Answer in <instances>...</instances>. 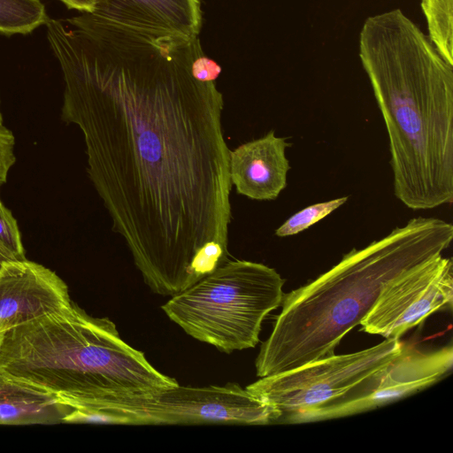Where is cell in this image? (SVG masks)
Returning a JSON list of instances; mask_svg holds the SVG:
<instances>
[{
    "instance_id": "6da1fadb",
    "label": "cell",
    "mask_w": 453,
    "mask_h": 453,
    "mask_svg": "<svg viewBox=\"0 0 453 453\" xmlns=\"http://www.w3.org/2000/svg\"><path fill=\"white\" fill-rule=\"evenodd\" d=\"M49 19L87 173L152 292L173 296L228 260L224 100L192 73L199 38L155 37L90 13Z\"/></svg>"
},
{
    "instance_id": "7a4b0ae2",
    "label": "cell",
    "mask_w": 453,
    "mask_h": 453,
    "mask_svg": "<svg viewBox=\"0 0 453 453\" xmlns=\"http://www.w3.org/2000/svg\"><path fill=\"white\" fill-rule=\"evenodd\" d=\"M359 58L385 122L394 194L429 210L453 199V65L401 9L368 17Z\"/></svg>"
},
{
    "instance_id": "3957f363",
    "label": "cell",
    "mask_w": 453,
    "mask_h": 453,
    "mask_svg": "<svg viewBox=\"0 0 453 453\" xmlns=\"http://www.w3.org/2000/svg\"><path fill=\"white\" fill-rule=\"evenodd\" d=\"M452 238L450 223L414 218L365 248L351 250L316 280L284 294L281 311L256 358L257 375L278 374L334 354L388 282L442 256Z\"/></svg>"
},
{
    "instance_id": "277c9868",
    "label": "cell",
    "mask_w": 453,
    "mask_h": 453,
    "mask_svg": "<svg viewBox=\"0 0 453 453\" xmlns=\"http://www.w3.org/2000/svg\"><path fill=\"white\" fill-rule=\"evenodd\" d=\"M0 374L51 393L70 407L179 385L126 343L111 320L92 317L74 302L4 330Z\"/></svg>"
},
{
    "instance_id": "5b68a950",
    "label": "cell",
    "mask_w": 453,
    "mask_h": 453,
    "mask_svg": "<svg viewBox=\"0 0 453 453\" xmlns=\"http://www.w3.org/2000/svg\"><path fill=\"white\" fill-rule=\"evenodd\" d=\"M283 285L273 268L228 259L161 309L188 335L231 353L257 344L263 320L281 305Z\"/></svg>"
},
{
    "instance_id": "8992f818",
    "label": "cell",
    "mask_w": 453,
    "mask_h": 453,
    "mask_svg": "<svg viewBox=\"0 0 453 453\" xmlns=\"http://www.w3.org/2000/svg\"><path fill=\"white\" fill-rule=\"evenodd\" d=\"M88 407L119 417L124 425L276 424L280 412L235 383L203 388L175 387L126 398L100 399Z\"/></svg>"
},
{
    "instance_id": "52a82bcc",
    "label": "cell",
    "mask_w": 453,
    "mask_h": 453,
    "mask_svg": "<svg viewBox=\"0 0 453 453\" xmlns=\"http://www.w3.org/2000/svg\"><path fill=\"white\" fill-rule=\"evenodd\" d=\"M403 343L385 339L354 353L317 359L295 369L263 377L247 386L251 394L273 406L280 421L337 398L373 372L384 366L401 350Z\"/></svg>"
},
{
    "instance_id": "ba28073f",
    "label": "cell",
    "mask_w": 453,
    "mask_h": 453,
    "mask_svg": "<svg viewBox=\"0 0 453 453\" xmlns=\"http://www.w3.org/2000/svg\"><path fill=\"white\" fill-rule=\"evenodd\" d=\"M452 365L451 345L422 351L403 343L400 352L388 364L341 396L288 415L280 423L321 421L371 411L434 385L451 372Z\"/></svg>"
},
{
    "instance_id": "9c48e42d",
    "label": "cell",
    "mask_w": 453,
    "mask_h": 453,
    "mask_svg": "<svg viewBox=\"0 0 453 453\" xmlns=\"http://www.w3.org/2000/svg\"><path fill=\"white\" fill-rule=\"evenodd\" d=\"M453 302V265L437 257L392 280L360 325L371 334L399 340L408 330Z\"/></svg>"
},
{
    "instance_id": "30bf717a",
    "label": "cell",
    "mask_w": 453,
    "mask_h": 453,
    "mask_svg": "<svg viewBox=\"0 0 453 453\" xmlns=\"http://www.w3.org/2000/svg\"><path fill=\"white\" fill-rule=\"evenodd\" d=\"M72 303L65 282L41 264L26 259L0 267V332Z\"/></svg>"
},
{
    "instance_id": "8fae6325",
    "label": "cell",
    "mask_w": 453,
    "mask_h": 453,
    "mask_svg": "<svg viewBox=\"0 0 453 453\" xmlns=\"http://www.w3.org/2000/svg\"><path fill=\"white\" fill-rule=\"evenodd\" d=\"M106 21L155 37H198L201 0H98L90 13Z\"/></svg>"
},
{
    "instance_id": "7c38bea8",
    "label": "cell",
    "mask_w": 453,
    "mask_h": 453,
    "mask_svg": "<svg viewBox=\"0 0 453 453\" xmlns=\"http://www.w3.org/2000/svg\"><path fill=\"white\" fill-rule=\"evenodd\" d=\"M290 143L271 130L229 150V175L236 192L253 200L276 199L287 186Z\"/></svg>"
},
{
    "instance_id": "4fadbf2b",
    "label": "cell",
    "mask_w": 453,
    "mask_h": 453,
    "mask_svg": "<svg viewBox=\"0 0 453 453\" xmlns=\"http://www.w3.org/2000/svg\"><path fill=\"white\" fill-rule=\"evenodd\" d=\"M71 410L55 395L0 374L1 425L63 423Z\"/></svg>"
},
{
    "instance_id": "5bb4252c",
    "label": "cell",
    "mask_w": 453,
    "mask_h": 453,
    "mask_svg": "<svg viewBox=\"0 0 453 453\" xmlns=\"http://www.w3.org/2000/svg\"><path fill=\"white\" fill-rule=\"evenodd\" d=\"M50 19L40 0H0V34L27 35Z\"/></svg>"
},
{
    "instance_id": "9a60e30c",
    "label": "cell",
    "mask_w": 453,
    "mask_h": 453,
    "mask_svg": "<svg viewBox=\"0 0 453 453\" xmlns=\"http://www.w3.org/2000/svg\"><path fill=\"white\" fill-rule=\"evenodd\" d=\"M428 38L441 56L453 65V0H422Z\"/></svg>"
},
{
    "instance_id": "2e32d148",
    "label": "cell",
    "mask_w": 453,
    "mask_h": 453,
    "mask_svg": "<svg viewBox=\"0 0 453 453\" xmlns=\"http://www.w3.org/2000/svg\"><path fill=\"white\" fill-rule=\"evenodd\" d=\"M347 200L348 196H343L307 206L290 216L275 230V235L287 237L299 234L328 216Z\"/></svg>"
},
{
    "instance_id": "e0dca14e",
    "label": "cell",
    "mask_w": 453,
    "mask_h": 453,
    "mask_svg": "<svg viewBox=\"0 0 453 453\" xmlns=\"http://www.w3.org/2000/svg\"><path fill=\"white\" fill-rule=\"evenodd\" d=\"M26 259L17 220L0 200V267L6 263Z\"/></svg>"
},
{
    "instance_id": "ac0fdd59",
    "label": "cell",
    "mask_w": 453,
    "mask_h": 453,
    "mask_svg": "<svg viewBox=\"0 0 453 453\" xmlns=\"http://www.w3.org/2000/svg\"><path fill=\"white\" fill-rule=\"evenodd\" d=\"M63 423L124 425L119 417L88 407L72 408Z\"/></svg>"
},
{
    "instance_id": "d6986e66",
    "label": "cell",
    "mask_w": 453,
    "mask_h": 453,
    "mask_svg": "<svg viewBox=\"0 0 453 453\" xmlns=\"http://www.w3.org/2000/svg\"><path fill=\"white\" fill-rule=\"evenodd\" d=\"M15 137L11 130L0 126V186L7 181L10 169L16 162Z\"/></svg>"
},
{
    "instance_id": "ffe728a7",
    "label": "cell",
    "mask_w": 453,
    "mask_h": 453,
    "mask_svg": "<svg viewBox=\"0 0 453 453\" xmlns=\"http://www.w3.org/2000/svg\"><path fill=\"white\" fill-rule=\"evenodd\" d=\"M221 67L204 53L198 56L192 66V73L196 79L202 81H214L219 77Z\"/></svg>"
},
{
    "instance_id": "44dd1931",
    "label": "cell",
    "mask_w": 453,
    "mask_h": 453,
    "mask_svg": "<svg viewBox=\"0 0 453 453\" xmlns=\"http://www.w3.org/2000/svg\"><path fill=\"white\" fill-rule=\"evenodd\" d=\"M68 9L92 13L98 0H60Z\"/></svg>"
},
{
    "instance_id": "7402d4cb",
    "label": "cell",
    "mask_w": 453,
    "mask_h": 453,
    "mask_svg": "<svg viewBox=\"0 0 453 453\" xmlns=\"http://www.w3.org/2000/svg\"><path fill=\"white\" fill-rule=\"evenodd\" d=\"M3 125V116H2V113L0 111V126Z\"/></svg>"
},
{
    "instance_id": "603a6c76",
    "label": "cell",
    "mask_w": 453,
    "mask_h": 453,
    "mask_svg": "<svg viewBox=\"0 0 453 453\" xmlns=\"http://www.w3.org/2000/svg\"><path fill=\"white\" fill-rule=\"evenodd\" d=\"M2 332H3V331H2ZM2 332H0V335H1V333H2Z\"/></svg>"
}]
</instances>
